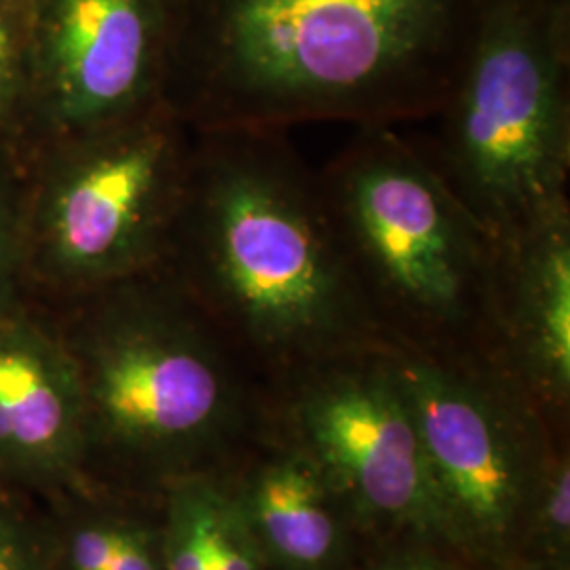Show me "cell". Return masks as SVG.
I'll return each instance as SVG.
<instances>
[{
	"label": "cell",
	"mask_w": 570,
	"mask_h": 570,
	"mask_svg": "<svg viewBox=\"0 0 570 570\" xmlns=\"http://www.w3.org/2000/svg\"><path fill=\"white\" fill-rule=\"evenodd\" d=\"M482 0H178L164 102L195 131L429 121Z\"/></svg>",
	"instance_id": "cell-1"
},
{
	"label": "cell",
	"mask_w": 570,
	"mask_h": 570,
	"mask_svg": "<svg viewBox=\"0 0 570 570\" xmlns=\"http://www.w3.org/2000/svg\"><path fill=\"white\" fill-rule=\"evenodd\" d=\"M159 268L268 379L387 346L287 131H195Z\"/></svg>",
	"instance_id": "cell-2"
},
{
	"label": "cell",
	"mask_w": 570,
	"mask_h": 570,
	"mask_svg": "<svg viewBox=\"0 0 570 570\" xmlns=\"http://www.w3.org/2000/svg\"><path fill=\"white\" fill-rule=\"evenodd\" d=\"M77 301L60 334L81 385L89 482L161 494L205 473L256 402L225 336L164 268Z\"/></svg>",
	"instance_id": "cell-3"
},
{
	"label": "cell",
	"mask_w": 570,
	"mask_h": 570,
	"mask_svg": "<svg viewBox=\"0 0 570 570\" xmlns=\"http://www.w3.org/2000/svg\"><path fill=\"white\" fill-rule=\"evenodd\" d=\"M346 265L387 345L494 367L497 245L391 125L357 127L317 169Z\"/></svg>",
	"instance_id": "cell-4"
},
{
	"label": "cell",
	"mask_w": 570,
	"mask_h": 570,
	"mask_svg": "<svg viewBox=\"0 0 570 570\" xmlns=\"http://www.w3.org/2000/svg\"><path fill=\"white\" fill-rule=\"evenodd\" d=\"M425 153L494 245L570 207V0H482Z\"/></svg>",
	"instance_id": "cell-5"
},
{
	"label": "cell",
	"mask_w": 570,
	"mask_h": 570,
	"mask_svg": "<svg viewBox=\"0 0 570 570\" xmlns=\"http://www.w3.org/2000/svg\"><path fill=\"white\" fill-rule=\"evenodd\" d=\"M195 129L161 102L58 142L23 209L26 271L68 296L159 268Z\"/></svg>",
	"instance_id": "cell-6"
},
{
	"label": "cell",
	"mask_w": 570,
	"mask_h": 570,
	"mask_svg": "<svg viewBox=\"0 0 570 570\" xmlns=\"http://www.w3.org/2000/svg\"><path fill=\"white\" fill-rule=\"evenodd\" d=\"M289 444L338 494L355 529L444 543L414 412L387 346L332 355L268 379Z\"/></svg>",
	"instance_id": "cell-7"
},
{
	"label": "cell",
	"mask_w": 570,
	"mask_h": 570,
	"mask_svg": "<svg viewBox=\"0 0 570 570\" xmlns=\"http://www.w3.org/2000/svg\"><path fill=\"white\" fill-rule=\"evenodd\" d=\"M387 357L414 412L444 543L508 560L541 469L524 450L537 410L494 367L404 345H387Z\"/></svg>",
	"instance_id": "cell-8"
},
{
	"label": "cell",
	"mask_w": 570,
	"mask_h": 570,
	"mask_svg": "<svg viewBox=\"0 0 570 570\" xmlns=\"http://www.w3.org/2000/svg\"><path fill=\"white\" fill-rule=\"evenodd\" d=\"M178 0H35L28 94L63 142L164 102Z\"/></svg>",
	"instance_id": "cell-9"
},
{
	"label": "cell",
	"mask_w": 570,
	"mask_h": 570,
	"mask_svg": "<svg viewBox=\"0 0 570 570\" xmlns=\"http://www.w3.org/2000/svg\"><path fill=\"white\" fill-rule=\"evenodd\" d=\"M0 484L42 499L91 484L72 355L21 305L0 315Z\"/></svg>",
	"instance_id": "cell-10"
},
{
	"label": "cell",
	"mask_w": 570,
	"mask_h": 570,
	"mask_svg": "<svg viewBox=\"0 0 570 570\" xmlns=\"http://www.w3.org/2000/svg\"><path fill=\"white\" fill-rule=\"evenodd\" d=\"M494 346L534 410L570 397V207L497 245Z\"/></svg>",
	"instance_id": "cell-11"
},
{
	"label": "cell",
	"mask_w": 570,
	"mask_h": 570,
	"mask_svg": "<svg viewBox=\"0 0 570 570\" xmlns=\"http://www.w3.org/2000/svg\"><path fill=\"white\" fill-rule=\"evenodd\" d=\"M228 487L266 570H341L355 524L324 473L287 444Z\"/></svg>",
	"instance_id": "cell-12"
},
{
	"label": "cell",
	"mask_w": 570,
	"mask_h": 570,
	"mask_svg": "<svg viewBox=\"0 0 570 570\" xmlns=\"http://www.w3.org/2000/svg\"><path fill=\"white\" fill-rule=\"evenodd\" d=\"M45 501L53 570H165L161 510H136L94 484Z\"/></svg>",
	"instance_id": "cell-13"
},
{
	"label": "cell",
	"mask_w": 570,
	"mask_h": 570,
	"mask_svg": "<svg viewBox=\"0 0 570 570\" xmlns=\"http://www.w3.org/2000/svg\"><path fill=\"white\" fill-rule=\"evenodd\" d=\"M165 570H266L230 490L209 471L161 492Z\"/></svg>",
	"instance_id": "cell-14"
},
{
	"label": "cell",
	"mask_w": 570,
	"mask_h": 570,
	"mask_svg": "<svg viewBox=\"0 0 570 570\" xmlns=\"http://www.w3.org/2000/svg\"><path fill=\"white\" fill-rule=\"evenodd\" d=\"M522 541L543 558L541 567L567 569L570 556V465L567 454L539 469Z\"/></svg>",
	"instance_id": "cell-15"
},
{
	"label": "cell",
	"mask_w": 570,
	"mask_h": 570,
	"mask_svg": "<svg viewBox=\"0 0 570 570\" xmlns=\"http://www.w3.org/2000/svg\"><path fill=\"white\" fill-rule=\"evenodd\" d=\"M0 570H53L45 513L21 503L18 490L0 484Z\"/></svg>",
	"instance_id": "cell-16"
},
{
	"label": "cell",
	"mask_w": 570,
	"mask_h": 570,
	"mask_svg": "<svg viewBox=\"0 0 570 570\" xmlns=\"http://www.w3.org/2000/svg\"><path fill=\"white\" fill-rule=\"evenodd\" d=\"M26 202L13 184L0 176V315L18 303V287L26 273V239H23Z\"/></svg>",
	"instance_id": "cell-17"
},
{
	"label": "cell",
	"mask_w": 570,
	"mask_h": 570,
	"mask_svg": "<svg viewBox=\"0 0 570 570\" xmlns=\"http://www.w3.org/2000/svg\"><path fill=\"white\" fill-rule=\"evenodd\" d=\"M28 94V30L7 0H0V122Z\"/></svg>",
	"instance_id": "cell-18"
},
{
	"label": "cell",
	"mask_w": 570,
	"mask_h": 570,
	"mask_svg": "<svg viewBox=\"0 0 570 570\" xmlns=\"http://www.w3.org/2000/svg\"><path fill=\"white\" fill-rule=\"evenodd\" d=\"M366 570H465L452 564L446 558L433 553V551L416 550H393L374 560Z\"/></svg>",
	"instance_id": "cell-19"
},
{
	"label": "cell",
	"mask_w": 570,
	"mask_h": 570,
	"mask_svg": "<svg viewBox=\"0 0 570 570\" xmlns=\"http://www.w3.org/2000/svg\"><path fill=\"white\" fill-rule=\"evenodd\" d=\"M508 570H550L546 569V567H541V564H527V567H513V569Z\"/></svg>",
	"instance_id": "cell-20"
}]
</instances>
